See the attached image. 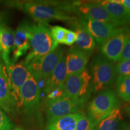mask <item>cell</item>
<instances>
[{
  "instance_id": "cell-14",
  "label": "cell",
  "mask_w": 130,
  "mask_h": 130,
  "mask_svg": "<svg viewBox=\"0 0 130 130\" xmlns=\"http://www.w3.org/2000/svg\"><path fill=\"white\" fill-rule=\"evenodd\" d=\"M6 68L11 89L20 105L21 89L27 80L29 72L24 62L18 63L10 62Z\"/></svg>"
},
{
  "instance_id": "cell-2",
  "label": "cell",
  "mask_w": 130,
  "mask_h": 130,
  "mask_svg": "<svg viewBox=\"0 0 130 130\" xmlns=\"http://www.w3.org/2000/svg\"><path fill=\"white\" fill-rule=\"evenodd\" d=\"M41 89L30 73L21 89V108L24 118L28 121L40 119V101Z\"/></svg>"
},
{
  "instance_id": "cell-13",
  "label": "cell",
  "mask_w": 130,
  "mask_h": 130,
  "mask_svg": "<svg viewBox=\"0 0 130 130\" xmlns=\"http://www.w3.org/2000/svg\"><path fill=\"white\" fill-rule=\"evenodd\" d=\"M31 25L32 24L28 21H24L19 24L14 31V46L11 63H15L30 48Z\"/></svg>"
},
{
  "instance_id": "cell-27",
  "label": "cell",
  "mask_w": 130,
  "mask_h": 130,
  "mask_svg": "<svg viewBox=\"0 0 130 130\" xmlns=\"http://www.w3.org/2000/svg\"><path fill=\"white\" fill-rule=\"evenodd\" d=\"M67 96L66 90H65L64 85L62 86L54 88L50 91L47 95V99L50 100H55V99L60 98L64 97Z\"/></svg>"
},
{
  "instance_id": "cell-4",
  "label": "cell",
  "mask_w": 130,
  "mask_h": 130,
  "mask_svg": "<svg viewBox=\"0 0 130 130\" xmlns=\"http://www.w3.org/2000/svg\"><path fill=\"white\" fill-rule=\"evenodd\" d=\"M90 68L93 91L100 92L108 89L116 74L114 63L102 54L97 55L91 62Z\"/></svg>"
},
{
  "instance_id": "cell-30",
  "label": "cell",
  "mask_w": 130,
  "mask_h": 130,
  "mask_svg": "<svg viewBox=\"0 0 130 130\" xmlns=\"http://www.w3.org/2000/svg\"><path fill=\"white\" fill-rule=\"evenodd\" d=\"M121 3L130 14V0H121Z\"/></svg>"
},
{
  "instance_id": "cell-31",
  "label": "cell",
  "mask_w": 130,
  "mask_h": 130,
  "mask_svg": "<svg viewBox=\"0 0 130 130\" xmlns=\"http://www.w3.org/2000/svg\"><path fill=\"white\" fill-rule=\"evenodd\" d=\"M6 16L4 13H0V25L6 24Z\"/></svg>"
},
{
  "instance_id": "cell-33",
  "label": "cell",
  "mask_w": 130,
  "mask_h": 130,
  "mask_svg": "<svg viewBox=\"0 0 130 130\" xmlns=\"http://www.w3.org/2000/svg\"><path fill=\"white\" fill-rule=\"evenodd\" d=\"M13 130H24L23 128H22L21 127H19V126H18V127H16L15 128H14Z\"/></svg>"
},
{
  "instance_id": "cell-19",
  "label": "cell",
  "mask_w": 130,
  "mask_h": 130,
  "mask_svg": "<svg viewBox=\"0 0 130 130\" xmlns=\"http://www.w3.org/2000/svg\"><path fill=\"white\" fill-rule=\"evenodd\" d=\"M75 33L77 36L76 43L79 48L91 54L96 46V42L90 32L81 23L77 21H74Z\"/></svg>"
},
{
  "instance_id": "cell-17",
  "label": "cell",
  "mask_w": 130,
  "mask_h": 130,
  "mask_svg": "<svg viewBox=\"0 0 130 130\" xmlns=\"http://www.w3.org/2000/svg\"><path fill=\"white\" fill-rule=\"evenodd\" d=\"M99 3L106 9L117 27H123L130 23V14L121 1H103Z\"/></svg>"
},
{
  "instance_id": "cell-28",
  "label": "cell",
  "mask_w": 130,
  "mask_h": 130,
  "mask_svg": "<svg viewBox=\"0 0 130 130\" xmlns=\"http://www.w3.org/2000/svg\"><path fill=\"white\" fill-rule=\"evenodd\" d=\"M76 39H77V36H76L75 32L72 30H68L63 44L71 46L76 42Z\"/></svg>"
},
{
  "instance_id": "cell-8",
  "label": "cell",
  "mask_w": 130,
  "mask_h": 130,
  "mask_svg": "<svg viewBox=\"0 0 130 130\" xmlns=\"http://www.w3.org/2000/svg\"><path fill=\"white\" fill-rule=\"evenodd\" d=\"M87 103L84 101L68 95L55 100H48L46 106L47 122L80 111Z\"/></svg>"
},
{
  "instance_id": "cell-32",
  "label": "cell",
  "mask_w": 130,
  "mask_h": 130,
  "mask_svg": "<svg viewBox=\"0 0 130 130\" xmlns=\"http://www.w3.org/2000/svg\"><path fill=\"white\" fill-rule=\"evenodd\" d=\"M125 110H126V112L127 113L128 115L130 116V105H129V106L126 107Z\"/></svg>"
},
{
  "instance_id": "cell-23",
  "label": "cell",
  "mask_w": 130,
  "mask_h": 130,
  "mask_svg": "<svg viewBox=\"0 0 130 130\" xmlns=\"http://www.w3.org/2000/svg\"><path fill=\"white\" fill-rule=\"evenodd\" d=\"M96 126L88 116L81 113L77 122L75 130H95Z\"/></svg>"
},
{
  "instance_id": "cell-26",
  "label": "cell",
  "mask_w": 130,
  "mask_h": 130,
  "mask_svg": "<svg viewBox=\"0 0 130 130\" xmlns=\"http://www.w3.org/2000/svg\"><path fill=\"white\" fill-rule=\"evenodd\" d=\"M14 125L0 107V130H13Z\"/></svg>"
},
{
  "instance_id": "cell-11",
  "label": "cell",
  "mask_w": 130,
  "mask_h": 130,
  "mask_svg": "<svg viewBox=\"0 0 130 130\" xmlns=\"http://www.w3.org/2000/svg\"><path fill=\"white\" fill-rule=\"evenodd\" d=\"M129 37L130 29L127 27H119L111 37L102 44V55L113 63L119 61Z\"/></svg>"
},
{
  "instance_id": "cell-20",
  "label": "cell",
  "mask_w": 130,
  "mask_h": 130,
  "mask_svg": "<svg viewBox=\"0 0 130 130\" xmlns=\"http://www.w3.org/2000/svg\"><path fill=\"white\" fill-rule=\"evenodd\" d=\"M81 113L79 111L48 122L45 130H75L77 122Z\"/></svg>"
},
{
  "instance_id": "cell-9",
  "label": "cell",
  "mask_w": 130,
  "mask_h": 130,
  "mask_svg": "<svg viewBox=\"0 0 130 130\" xmlns=\"http://www.w3.org/2000/svg\"><path fill=\"white\" fill-rule=\"evenodd\" d=\"M0 107L12 118L18 116L20 105L13 93L9 80L6 68L0 60Z\"/></svg>"
},
{
  "instance_id": "cell-10",
  "label": "cell",
  "mask_w": 130,
  "mask_h": 130,
  "mask_svg": "<svg viewBox=\"0 0 130 130\" xmlns=\"http://www.w3.org/2000/svg\"><path fill=\"white\" fill-rule=\"evenodd\" d=\"M64 11L67 13H77L79 16H83L95 21L109 23L116 27L113 18L99 2L85 3L70 2L65 8Z\"/></svg>"
},
{
  "instance_id": "cell-3",
  "label": "cell",
  "mask_w": 130,
  "mask_h": 130,
  "mask_svg": "<svg viewBox=\"0 0 130 130\" xmlns=\"http://www.w3.org/2000/svg\"><path fill=\"white\" fill-rule=\"evenodd\" d=\"M64 56L61 48H57L48 54L25 62L28 72L37 81L38 86L44 83Z\"/></svg>"
},
{
  "instance_id": "cell-12",
  "label": "cell",
  "mask_w": 130,
  "mask_h": 130,
  "mask_svg": "<svg viewBox=\"0 0 130 130\" xmlns=\"http://www.w3.org/2000/svg\"><path fill=\"white\" fill-rule=\"evenodd\" d=\"M93 37L96 43L102 44L117 31L119 27L113 24L95 21L83 16H79L77 19Z\"/></svg>"
},
{
  "instance_id": "cell-15",
  "label": "cell",
  "mask_w": 130,
  "mask_h": 130,
  "mask_svg": "<svg viewBox=\"0 0 130 130\" xmlns=\"http://www.w3.org/2000/svg\"><path fill=\"white\" fill-rule=\"evenodd\" d=\"M90 54L77 45L71 47L66 56L67 77L82 72L86 68Z\"/></svg>"
},
{
  "instance_id": "cell-5",
  "label": "cell",
  "mask_w": 130,
  "mask_h": 130,
  "mask_svg": "<svg viewBox=\"0 0 130 130\" xmlns=\"http://www.w3.org/2000/svg\"><path fill=\"white\" fill-rule=\"evenodd\" d=\"M22 9L26 13L37 22L45 23L53 20L73 22L75 18L46 1H34L23 4Z\"/></svg>"
},
{
  "instance_id": "cell-16",
  "label": "cell",
  "mask_w": 130,
  "mask_h": 130,
  "mask_svg": "<svg viewBox=\"0 0 130 130\" xmlns=\"http://www.w3.org/2000/svg\"><path fill=\"white\" fill-rule=\"evenodd\" d=\"M14 46V31L3 24L0 25V56L6 67L10 63V54Z\"/></svg>"
},
{
  "instance_id": "cell-18",
  "label": "cell",
  "mask_w": 130,
  "mask_h": 130,
  "mask_svg": "<svg viewBox=\"0 0 130 130\" xmlns=\"http://www.w3.org/2000/svg\"><path fill=\"white\" fill-rule=\"evenodd\" d=\"M67 77L66 56H63L54 70L45 81L43 90L46 94L56 87L64 85Z\"/></svg>"
},
{
  "instance_id": "cell-21",
  "label": "cell",
  "mask_w": 130,
  "mask_h": 130,
  "mask_svg": "<svg viewBox=\"0 0 130 130\" xmlns=\"http://www.w3.org/2000/svg\"><path fill=\"white\" fill-rule=\"evenodd\" d=\"M119 107L115 108L107 118L96 126L95 130H119L125 128Z\"/></svg>"
},
{
  "instance_id": "cell-29",
  "label": "cell",
  "mask_w": 130,
  "mask_h": 130,
  "mask_svg": "<svg viewBox=\"0 0 130 130\" xmlns=\"http://www.w3.org/2000/svg\"><path fill=\"white\" fill-rule=\"evenodd\" d=\"M129 59H130V37L124 47L121 59H120L119 61L125 60Z\"/></svg>"
},
{
  "instance_id": "cell-25",
  "label": "cell",
  "mask_w": 130,
  "mask_h": 130,
  "mask_svg": "<svg viewBox=\"0 0 130 130\" xmlns=\"http://www.w3.org/2000/svg\"><path fill=\"white\" fill-rule=\"evenodd\" d=\"M115 66L116 73L119 76L130 77V59L119 61Z\"/></svg>"
},
{
  "instance_id": "cell-6",
  "label": "cell",
  "mask_w": 130,
  "mask_h": 130,
  "mask_svg": "<svg viewBox=\"0 0 130 130\" xmlns=\"http://www.w3.org/2000/svg\"><path fill=\"white\" fill-rule=\"evenodd\" d=\"M119 100L113 90L106 89L94 98L89 104L87 116L96 126L115 108L119 107Z\"/></svg>"
},
{
  "instance_id": "cell-24",
  "label": "cell",
  "mask_w": 130,
  "mask_h": 130,
  "mask_svg": "<svg viewBox=\"0 0 130 130\" xmlns=\"http://www.w3.org/2000/svg\"><path fill=\"white\" fill-rule=\"evenodd\" d=\"M67 30L68 29L63 28L61 26L58 25L54 26V27H52L50 28L52 36H53L54 41L57 44H58V43L63 44Z\"/></svg>"
},
{
  "instance_id": "cell-7",
  "label": "cell",
  "mask_w": 130,
  "mask_h": 130,
  "mask_svg": "<svg viewBox=\"0 0 130 130\" xmlns=\"http://www.w3.org/2000/svg\"><path fill=\"white\" fill-rule=\"evenodd\" d=\"M64 86L68 96L87 102L93 91L90 71L86 68L82 72L67 77Z\"/></svg>"
},
{
  "instance_id": "cell-1",
  "label": "cell",
  "mask_w": 130,
  "mask_h": 130,
  "mask_svg": "<svg viewBox=\"0 0 130 130\" xmlns=\"http://www.w3.org/2000/svg\"><path fill=\"white\" fill-rule=\"evenodd\" d=\"M57 45L46 24L42 22L32 24L30 36L31 51L26 57L25 62L48 54L56 50Z\"/></svg>"
},
{
  "instance_id": "cell-22",
  "label": "cell",
  "mask_w": 130,
  "mask_h": 130,
  "mask_svg": "<svg viewBox=\"0 0 130 130\" xmlns=\"http://www.w3.org/2000/svg\"><path fill=\"white\" fill-rule=\"evenodd\" d=\"M116 90L122 100L130 102V77L119 76L116 80Z\"/></svg>"
}]
</instances>
